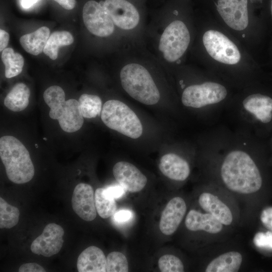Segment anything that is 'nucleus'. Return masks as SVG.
Here are the masks:
<instances>
[{"label":"nucleus","mask_w":272,"mask_h":272,"mask_svg":"<svg viewBox=\"0 0 272 272\" xmlns=\"http://www.w3.org/2000/svg\"><path fill=\"white\" fill-rule=\"evenodd\" d=\"M106 257L99 248L91 246L83 250L77 260L79 272H105Z\"/></svg>","instance_id":"nucleus-18"},{"label":"nucleus","mask_w":272,"mask_h":272,"mask_svg":"<svg viewBox=\"0 0 272 272\" xmlns=\"http://www.w3.org/2000/svg\"><path fill=\"white\" fill-rule=\"evenodd\" d=\"M254 84L237 91L227 107L237 127L253 134L259 125L272 121V97L256 90Z\"/></svg>","instance_id":"nucleus-4"},{"label":"nucleus","mask_w":272,"mask_h":272,"mask_svg":"<svg viewBox=\"0 0 272 272\" xmlns=\"http://www.w3.org/2000/svg\"><path fill=\"white\" fill-rule=\"evenodd\" d=\"M43 139H44V140H47V139H46V138H44Z\"/></svg>","instance_id":"nucleus-40"},{"label":"nucleus","mask_w":272,"mask_h":272,"mask_svg":"<svg viewBox=\"0 0 272 272\" xmlns=\"http://www.w3.org/2000/svg\"><path fill=\"white\" fill-rule=\"evenodd\" d=\"M35 146H36V147H38V146H37L36 144L35 145Z\"/></svg>","instance_id":"nucleus-39"},{"label":"nucleus","mask_w":272,"mask_h":272,"mask_svg":"<svg viewBox=\"0 0 272 272\" xmlns=\"http://www.w3.org/2000/svg\"><path fill=\"white\" fill-rule=\"evenodd\" d=\"M255 135L236 128L220 126L202 137L200 149L208 162V170L215 172L221 182L231 191L241 194L257 192L262 177L256 160Z\"/></svg>","instance_id":"nucleus-1"},{"label":"nucleus","mask_w":272,"mask_h":272,"mask_svg":"<svg viewBox=\"0 0 272 272\" xmlns=\"http://www.w3.org/2000/svg\"><path fill=\"white\" fill-rule=\"evenodd\" d=\"M0 157L12 182L23 184L33 178L35 170L29 152L16 138L12 135L1 138Z\"/></svg>","instance_id":"nucleus-6"},{"label":"nucleus","mask_w":272,"mask_h":272,"mask_svg":"<svg viewBox=\"0 0 272 272\" xmlns=\"http://www.w3.org/2000/svg\"><path fill=\"white\" fill-rule=\"evenodd\" d=\"M2 60L5 66L6 78L16 77L22 72L24 63L23 57L12 48H6L2 51Z\"/></svg>","instance_id":"nucleus-24"},{"label":"nucleus","mask_w":272,"mask_h":272,"mask_svg":"<svg viewBox=\"0 0 272 272\" xmlns=\"http://www.w3.org/2000/svg\"><path fill=\"white\" fill-rule=\"evenodd\" d=\"M179 84L182 104L199 111L208 119L227 108L236 93L228 83L208 71L197 81L186 84L180 80Z\"/></svg>","instance_id":"nucleus-3"},{"label":"nucleus","mask_w":272,"mask_h":272,"mask_svg":"<svg viewBox=\"0 0 272 272\" xmlns=\"http://www.w3.org/2000/svg\"><path fill=\"white\" fill-rule=\"evenodd\" d=\"M270 11H271V14L272 16V0L271 1Z\"/></svg>","instance_id":"nucleus-38"},{"label":"nucleus","mask_w":272,"mask_h":272,"mask_svg":"<svg viewBox=\"0 0 272 272\" xmlns=\"http://www.w3.org/2000/svg\"><path fill=\"white\" fill-rule=\"evenodd\" d=\"M19 209L9 205L0 197V228L10 229L16 225L19 219Z\"/></svg>","instance_id":"nucleus-27"},{"label":"nucleus","mask_w":272,"mask_h":272,"mask_svg":"<svg viewBox=\"0 0 272 272\" xmlns=\"http://www.w3.org/2000/svg\"><path fill=\"white\" fill-rule=\"evenodd\" d=\"M18 271L19 272H45L46 270L40 265L35 262H30L21 265Z\"/></svg>","instance_id":"nucleus-33"},{"label":"nucleus","mask_w":272,"mask_h":272,"mask_svg":"<svg viewBox=\"0 0 272 272\" xmlns=\"http://www.w3.org/2000/svg\"><path fill=\"white\" fill-rule=\"evenodd\" d=\"M49 36V29L42 26L32 33L21 36L20 42L26 51L32 55H37L43 51Z\"/></svg>","instance_id":"nucleus-21"},{"label":"nucleus","mask_w":272,"mask_h":272,"mask_svg":"<svg viewBox=\"0 0 272 272\" xmlns=\"http://www.w3.org/2000/svg\"><path fill=\"white\" fill-rule=\"evenodd\" d=\"M64 230L55 223L47 224L42 233L31 245V250L35 254L50 257L60 250L63 243Z\"/></svg>","instance_id":"nucleus-12"},{"label":"nucleus","mask_w":272,"mask_h":272,"mask_svg":"<svg viewBox=\"0 0 272 272\" xmlns=\"http://www.w3.org/2000/svg\"><path fill=\"white\" fill-rule=\"evenodd\" d=\"M107 272H127L128 264L125 256L120 252H110L106 257Z\"/></svg>","instance_id":"nucleus-28"},{"label":"nucleus","mask_w":272,"mask_h":272,"mask_svg":"<svg viewBox=\"0 0 272 272\" xmlns=\"http://www.w3.org/2000/svg\"><path fill=\"white\" fill-rule=\"evenodd\" d=\"M186 205L183 198L175 197L167 204L162 212L159 228L165 235L173 234L181 223L186 211Z\"/></svg>","instance_id":"nucleus-15"},{"label":"nucleus","mask_w":272,"mask_h":272,"mask_svg":"<svg viewBox=\"0 0 272 272\" xmlns=\"http://www.w3.org/2000/svg\"><path fill=\"white\" fill-rule=\"evenodd\" d=\"M74 37L68 31H55L52 33L48 39L43 50L44 54L52 60H55L58 56V51L60 47L72 44Z\"/></svg>","instance_id":"nucleus-23"},{"label":"nucleus","mask_w":272,"mask_h":272,"mask_svg":"<svg viewBox=\"0 0 272 272\" xmlns=\"http://www.w3.org/2000/svg\"><path fill=\"white\" fill-rule=\"evenodd\" d=\"M158 266L162 272H182L184 266L181 260L172 254H165L158 260Z\"/></svg>","instance_id":"nucleus-29"},{"label":"nucleus","mask_w":272,"mask_h":272,"mask_svg":"<svg viewBox=\"0 0 272 272\" xmlns=\"http://www.w3.org/2000/svg\"><path fill=\"white\" fill-rule=\"evenodd\" d=\"M65 98L64 91L58 86L49 87L43 93L44 100L50 108V117L57 120L65 132H75L83 126V116L79 101L74 99L65 101Z\"/></svg>","instance_id":"nucleus-8"},{"label":"nucleus","mask_w":272,"mask_h":272,"mask_svg":"<svg viewBox=\"0 0 272 272\" xmlns=\"http://www.w3.org/2000/svg\"><path fill=\"white\" fill-rule=\"evenodd\" d=\"M95 202L97 212L103 219L113 216L116 211L115 199L105 195L104 188H98L95 192Z\"/></svg>","instance_id":"nucleus-26"},{"label":"nucleus","mask_w":272,"mask_h":272,"mask_svg":"<svg viewBox=\"0 0 272 272\" xmlns=\"http://www.w3.org/2000/svg\"><path fill=\"white\" fill-rule=\"evenodd\" d=\"M185 224L190 231H203L211 234L220 232L223 225L211 214H203L194 210H190L187 214Z\"/></svg>","instance_id":"nucleus-17"},{"label":"nucleus","mask_w":272,"mask_h":272,"mask_svg":"<svg viewBox=\"0 0 272 272\" xmlns=\"http://www.w3.org/2000/svg\"><path fill=\"white\" fill-rule=\"evenodd\" d=\"M193 36L188 22L180 19L168 22L162 30L157 43L162 58L167 63L178 64L188 50Z\"/></svg>","instance_id":"nucleus-7"},{"label":"nucleus","mask_w":272,"mask_h":272,"mask_svg":"<svg viewBox=\"0 0 272 272\" xmlns=\"http://www.w3.org/2000/svg\"><path fill=\"white\" fill-rule=\"evenodd\" d=\"M72 205L74 212L86 221H92L96 217L95 194L92 187L80 183L75 188L72 197Z\"/></svg>","instance_id":"nucleus-13"},{"label":"nucleus","mask_w":272,"mask_h":272,"mask_svg":"<svg viewBox=\"0 0 272 272\" xmlns=\"http://www.w3.org/2000/svg\"><path fill=\"white\" fill-rule=\"evenodd\" d=\"M30 96L28 87L22 83H17L6 96L4 105L12 111H21L28 106Z\"/></svg>","instance_id":"nucleus-22"},{"label":"nucleus","mask_w":272,"mask_h":272,"mask_svg":"<svg viewBox=\"0 0 272 272\" xmlns=\"http://www.w3.org/2000/svg\"><path fill=\"white\" fill-rule=\"evenodd\" d=\"M254 242L259 247L272 249V231L257 233L254 237Z\"/></svg>","instance_id":"nucleus-30"},{"label":"nucleus","mask_w":272,"mask_h":272,"mask_svg":"<svg viewBox=\"0 0 272 272\" xmlns=\"http://www.w3.org/2000/svg\"><path fill=\"white\" fill-rule=\"evenodd\" d=\"M260 219L264 226L272 231V207L267 208L262 212Z\"/></svg>","instance_id":"nucleus-32"},{"label":"nucleus","mask_w":272,"mask_h":272,"mask_svg":"<svg viewBox=\"0 0 272 272\" xmlns=\"http://www.w3.org/2000/svg\"><path fill=\"white\" fill-rule=\"evenodd\" d=\"M242 256L237 251L224 253L212 260L206 268V272H236L239 269Z\"/></svg>","instance_id":"nucleus-20"},{"label":"nucleus","mask_w":272,"mask_h":272,"mask_svg":"<svg viewBox=\"0 0 272 272\" xmlns=\"http://www.w3.org/2000/svg\"><path fill=\"white\" fill-rule=\"evenodd\" d=\"M79 103L84 118H95L101 113L102 100L98 96L83 94L80 97Z\"/></svg>","instance_id":"nucleus-25"},{"label":"nucleus","mask_w":272,"mask_h":272,"mask_svg":"<svg viewBox=\"0 0 272 272\" xmlns=\"http://www.w3.org/2000/svg\"><path fill=\"white\" fill-rule=\"evenodd\" d=\"M9 34L4 30H0V51H3L9 41Z\"/></svg>","instance_id":"nucleus-35"},{"label":"nucleus","mask_w":272,"mask_h":272,"mask_svg":"<svg viewBox=\"0 0 272 272\" xmlns=\"http://www.w3.org/2000/svg\"><path fill=\"white\" fill-rule=\"evenodd\" d=\"M103 123L109 128L133 139L140 138L142 124L134 112L124 103L109 100L103 105L101 113Z\"/></svg>","instance_id":"nucleus-9"},{"label":"nucleus","mask_w":272,"mask_h":272,"mask_svg":"<svg viewBox=\"0 0 272 272\" xmlns=\"http://www.w3.org/2000/svg\"><path fill=\"white\" fill-rule=\"evenodd\" d=\"M198 202L202 209L214 216L223 225L228 226L232 223L233 215L230 209L215 195L202 193L198 198Z\"/></svg>","instance_id":"nucleus-19"},{"label":"nucleus","mask_w":272,"mask_h":272,"mask_svg":"<svg viewBox=\"0 0 272 272\" xmlns=\"http://www.w3.org/2000/svg\"><path fill=\"white\" fill-rule=\"evenodd\" d=\"M248 0H217L216 9L226 29L239 41L249 40L251 23Z\"/></svg>","instance_id":"nucleus-10"},{"label":"nucleus","mask_w":272,"mask_h":272,"mask_svg":"<svg viewBox=\"0 0 272 272\" xmlns=\"http://www.w3.org/2000/svg\"><path fill=\"white\" fill-rule=\"evenodd\" d=\"M39 0H21V6L24 9H29L32 7Z\"/></svg>","instance_id":"nucleus-37"},{"label":"nucleus","mask_w":272,"mask_h":272,"mask_svg":"<svg viewBox=\"0 0 272 272\" xmlns=\"http://www.w3.org/2000/svg\"><path fill=\"white\" fill-rule=\"evenodd\" d=\"M132 216L131 212L127 210H121L113 215L114 221L118 223H123L129 221Z\"/></svg>","instance_id":"nucleus-34"},{"label":"nucleus","mask_w":272,"mask_h":272,"mask_svg":"<svg viewBox=\"0 0 272 272\" xmlns=\"http://www.w3.org/2000/svg\"><path fill=\"white\" fill-rule=\"evenodd\" d=\"M125 189L120 184L113 185L106 188H104V192L107 197L116 199L122 196L125 193Z\"/></svg>","instance_id":"nucleus-31"},{"label":"nucleus","mask_w":272,"mask_h":272,"mask_svg":"<svg viewBox=\"0 0 272 272\" xmlns=\"http://www.w3.org/2000/svg\"><path fill=\"white\" fill-rule=\"evenodd\" d=\"M113 174L119 184L131 192L142 190L147 183L146 176L133 164L125 161L116 163Z\"/></svg>","instance_id":"nucleus-14"},{"label":"nucleus","mask_w":272,"mask_h":272,"mask_svg":"<svg viewBox=\"0 0 272 272\" xmlns=\"http://www.w3.org/2000/svg\"><path fill=\"white\" fill-rule=\"evenodd\" d=\"M159 167L163 175L175 181L185 180L190 173L188 161L174 153H169L163 155L160 159Z\"/></svg>","instance_id":"nucleus-16"},{"label":"nucleus","mask_w":272,"mask_h":272,"mask_svg":"<svg viewBox=\"0 0 272 272\" xmlns=\"http://www.w3.org/2000/svg\"><path fill=\"white\" fill-rule=\"evenodd\" d=\"M142 63L130 61L123 65L119 73L121 85L134 100L146 105H154L160 100V91L150 72Z\"/></svg>","instance_id":"nucleus-5"},{"label":"nucleus","mask_w":272,"mask_h":272,"mask_svg":"<svg viewBox=\"0 0 272 272\" xmlns=\"http://www.w3.org/2000/svg\"><path fill=\"white\" fill-rule=\"evenodd\" d=\"M64 9L68 10L74 9L76 5V0H54Z\"/></svg>","instance_id":"nucleus-36"},{"label":"nucleus","mask_w":272,"mask_h":272,"mask_svg":"<svg viewBox=\"0 0 272 272\" xmlns=\"http://www.w3.org/2000/svg\"><path fill=\"white\" fill-rule=\"evenodd\" d=\"M199 42L209 72L237 91L255 83L248 54L223 27L207 25L201 32Z\"/></svg>","instance_id":"nucleus-2"},{"label":"nucleus","mask_w":272,"mask_h":272,"mask_svg":"<svg viewBox=\"0 0 272 272\" xmlns=\"http://www.w3.org/2000/svg\"><path fill=\"white\" fill-rule=\"evenodd\" d=\"M83 19L88 30L99 37L110 36L117 29L100 2H87L83 9Z\"/></svg>","instance_id":"nucleus-11"}]
</instances>
